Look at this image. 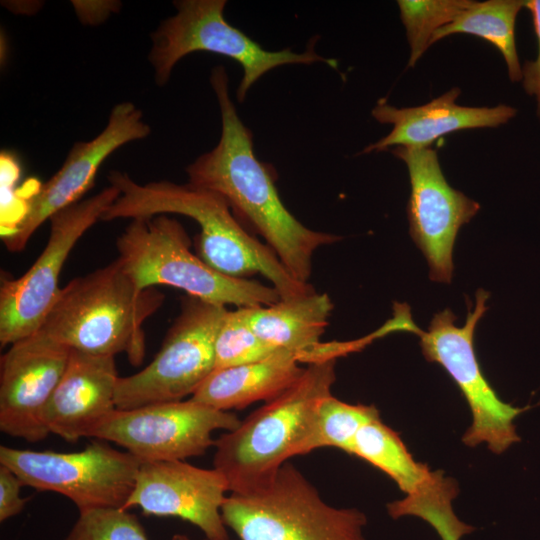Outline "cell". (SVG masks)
<instances>
[{
	"label": "cell",
	"instance_id": "cell-24",
	"mask_svg": "<svg viewBox=\"0 0 540 540\" xmlns=\"http://www.w3.org/2000/svg\"><path fill=\"white\" fill-rule=\"evenodd\" d=\"M473 0H399L400 18L410 46L408 66L413 67L430 47L433 34L451 23Z\"/></svg>",
	"mask_w": 540,
	"mask_h": 540
},
{
	"label": "cell",
	"instance_id": "cell-28",
	"mask_svg": "<svg viewBox=\"0 0 540 540\" xmlns=\"http://www.w3.org/2000/svg\"><path fill=\"white\" fill-rule=\"evenodd\" d=\"M24 486L20 478L7 466L0 464V521L20 514L28 498L21 497Z\"/></svg>",
	"mask_w": 540,
	"mask_h": 540
},
{
	"label": "cell",
	"instance_id": "cell-3",
	"mask_svg": "<svg viewBox=\"0 0 540 540\" xmlns=\"http://www.w3.org/2000/svg\"><path fill=\"white\" fill-rule=\"evenodd\" d=\"M164 300L156 287H137L116 258L62 287L39 330L81 352L125 353L138 366L145 356L143 325Z\"/></svg>",
	"mask_w": 540,
	"mask_h": 540
},
{
	"label": "cell",
	"instance_id": "cell-23",
	"mask_svg": "<svg viewBox=\"0 0 540 540\" xmlns=\"http://www.w3.org/2000/svg\"><path fill=\"white\" fill-rule=\"evenodd\" d=\"M379 416L373 405L349 404L330 394L317 405L299 455L324 447L338 448L350 454L360 428Z\"/></svg>",
	"mask_w": 540,
	"mask_h": 540
},
{
	"label": "cell",
	"instance_id": "cell-29",
	"mask_svg": "<svg viewBox=\"0 0 540 540\" xmlns=\"http://www.w3.org/2000/svg\"><path fill=\"white\" fill-rule=\"evenodd\" d=\"M474 528L463 521L443 526L436 530L441 540H460L464 535L471 533Z\"/></svg>",
	"mask_w": 540,
	"mask_h": 540
},
{
	"label": "cell",
	"instance_id": "cell-4",
	"mask_svg": "<svg viewBox=\"0 0 540 540\" xmlns=\"http://www.w3.org/2000/svg\"><path fill=\"white\" fill-rule=\"evenodd\" d=\"M336 359L309 363L296 383L215 440L213 468L230 494L262 488L299 455L319 402L331 394Z\"/></svg>",
	"mask_w": 540,
	"mask_h": 540
},
{
	"label": "cell",
	"instance_id": "cell-20",
	"mask_svg": "<svg viewBox=\"0 0 540 540\" xmlns=\"http://www.w3.org/2000/svg\"><path fill=\"white\" fill-rule=\"evenodd\" d=\"M254 332L279 351L295 353L301 363L313 362L321 346L333 303L316 291L271 305L242 307Z\"/></svg>",
	"mask_w": 540,
	"mask_h": 540
},
{
	"label": "cell",
	"instance_id": "cell-9",
	"mask_svg": "<svg viewBox=\"0 0 540 540\" xmlns=\"http://www.w3.org/2000/svg\"><path fill=\"white\" fill-rule=\"evenodd\" d=\"M488 292L476 293L473 310L469 307L463 326L455 324L457 317L445 309L431 320L427 331L417 332L424 357L440 364L454 380L471 410L472 422L463 435L469 447L485 443L501 454L520 440L514 419L527 407H515L502 401L484 377L474 350V331L487 310Z\"/></svg>",
	"mask_w": 540,
	"mask_h": 540
},
{
	"label": "cell",
	"instance_id": "cell-6",
	"mask_svg": "<svg viewBox=\"0 0 540 540\" xmlns=\"http://www.w3.org/2000/svg\"><path fill=\"white\" fill-rule=\"evenodd\" d=\"M221 514L239 540H366L363 512L328 505L287 462L262 488L229 494Z\"/></svg>",
	"mask_w": 540,
	"mask_h": 540
},
{
	"label": "cell",
	"instance_id": "cell-7",
	"mask_svg": "<svg viewBox=\"0 0 540 540\" xmlns=\"http://www.w3.org/2000/svg\"><path fill=\"white\" fill-rule=\"evenodd\" d=\"M225 0L174 1L175 15L163 20L152 34L148 59L156 84L165 85L174 66L193 52H211L238 62L243 70L236 96L243 102L249 89L267 72L282 65L321 62L337 67L334 59L319 55L315 50L317 37L306 50L296 53L290 49L269 51L252 40L224 17Z\"/></svg>",
	"mask_w": 540,
	"mask_h": 540
},
{
	"label": "cell",
	"instance_id": "cell-19",
	"mask_svg": "<svg viewBox=\"0 0 540 540\" xmlns=\"http://www.w3.org/2000/svg\"><path fill=\"white\" fill-rule=\"evenodd\" d=\"M295 353L278 351L261 361L215 369L190 397L220 411L243 409L258 401H269L302 376Z\"/></svg>",
	"mask_w": 540,
	"mask_h": 540
},
{
	"label": "cell",
	"instance_id": "cell-17",
	"mask_svg": "<svg viewBox=\"0 0 540 540\" xmlns=\"http://www.w3.org/2000/svg\"><path fill=\"white\" fill-rule=\"evenodd\" d=\"M115 357L71 349L64 374L45 411L50 433L67 442L90 437L117 409Z\"/></svg>",
	"mask_w": 540,
	"mask_h": 540
},
{
	"label": "cell",
	"instance_id": "cell-10",
	"mask_svg": "<svg viewBox=\"0 0 540 540\" xmlns=\"http://www.w3.org/2000/svg\"><path fill=\"white\" fill-rule=\"evenodd\" d=\"M0 464L10 468L24 486L67 497L80 513L123 508L141 460L93 441L82 451L68 453L0 446Z\"/></svg>",
	"mask_w": 540,
	"mask_h": 540
},
{
	"label": "cell",
	"instance_id": "cell-30",
	"mask_svg": "<svg viewBox=\"0 0 540 540\" xmlns=\"http://www.w3.org/2000/svg\"><path fill=\"white\" fill-rule=\"evenodd\" d=\"M171 540H194V539L188 537L185 534H175V535L172 536ZM203 540H211V539L205 538ZM226 540H230V539L228 538Z\"/></svg>",
	"mask_w": 540,
	"mask_h": 540
},
{
	"label": "cell",
	"instance_id": "cell-21",
	"mask_svg": "<svg viewBox=\"0 0 540 540\" xmlns=\"http://www.w3.org/2000/svg\"><path fill=\"white\" fill-rule=\"evenodd\" d=\"M523 7L522 0L474 1L451 23L438 29L433 34L429 46L456 33L483 38L502 54L510 80L519 82L522 80V66L515 43V22Z\"/></svg>",
	"mask_w": 540,
	"mask_h": 540
},
{
	"label": "cell",
	"instance_id": "cell-25",
	"mask_svg": "<svg viewBox=\"0 0 540 540\" xmlns=\"http://www.w3.org/2000/svg\"><path fill=\"white\" fill-rule=\"evenodd\" d=\"M278 351L254 332L243 308L228 310L215 341V369L261 361Z\"/></svg>",
	"mask_w": 540,
	"mask_h": 540
},
{
	"label": "cell",
	"instance_id": "cell-18",
	"mask_svg": "<svg viewBox=\"0 0 540 540\" xmlns=\"http://www.w3.org/2000/svg\"><path fill=\"white\" fill-rule=\"evenodd\" d=\"M460 89L454 87L430 102L398 108L380 99L372 109L373 118L392 125L391 131L365 147L362 153L379 152L398 146L428 147L443 135L464 129L492 128L515 117V107H469L456 103Z\"/></svg>",
	"mask_w": 540,
	"mask_h": 540
},
{
	"label": "cell",
	"instance_id": "cell-26",
	"mask_svg": "<svg viewBox=\"0 0 540 540\" xmlns=\"http://www.w3.org/2000/svg\"><path fill=\"white\" fill-rule=\"evenodd\" d=\"M65 540H148L135 514L122 508H100L79 513Z\"/></svg>",
	"mask_w": 540,
	"mask_h": 540
},
{
	"label": "cell",
	"instance_id": "cell-1",
	"mask_svg": "<svg viewBox=\"0 0 540 540\" xmlns=\"http://www.w3.org/2000/svg\"><path fill=\"white\" fill-rule=\"evenodd\" d=\"M210 83L219 105L221 135L212 150L187 166L188 183L220 195L237 220L265 240L291 276L308 283L315 251L340 236L306 227L285 207L273 171L256 157L252 132L230 97L224 66L212 69Z\"/></svg>",
	"mask_w": 540,
	"mask_h": 540
},
{
	"label": "cell",
	"instance_id": "cell-11",
	"mask_svg": "<svg viewBox=\"0 0 540 540\" xmlns=\"http://www.w3.org/2000/svg\"><path fill=\"white\" fill-rule=\"evenodd\" d=\"M113 186L50 217V234L42 253L18 278H1L0 344L11 345L37 332L55 303L59 276L81 236L101 220L119 197Z\"/></svg>",
	"mask_w": 540,
	"mask_h": 540
},
{
	"label": "cell",
	"instance_id": "cell-16",
	"mask_svg": "<svg viewBox=\"0 0 540 540\" xmlns=\"http://www.w3.org/2000/svg\"><path fill=\"white\" fill-rule=\"evenodd\" d=\"M228 485L215 468L184 460L141 461L135 485L122 509L139 507L145 515L178 517L198 527L211 540H226L222 506Z\"/></svg>",
	"mask_w": 540,
	"mask_h": 540
},
{
	"label": "cell",
	"instance_id": "cell-22",
	"mask_svg": "<svg viewBox=\"0 0 540 540\" xmlns=\"http://www.w3.org/2000/svg\"><path fill=\"white\" fill-rule=\"evenodd\" d=\"M350 455L386 473L406 495L421 489L435 472L413 458L399 435L385 425L380 416L360 428Z\"/></svg>",
	"mask_w": 540,
	"mask_h": 540
},
{
	"label": "cell",
	"instance_id": "cell-27",
	"mask_svg": "<svg viewBox=\"0 0 540 540\" xmlns=\"http://www.w3.org/2000/svg\"><path fill=\"white\" fill-rule=\"evenodd\" d=\"M532 16L534 31L538 42V53L534 60L526 61L522 66V85L525 92L535 98L536 113L540 117V0L524 1Z\"/></svg>",
	"mask_w": 540,
	"mask_h": 540
},
{
	"label": "cell",
	"instance_id": "cell-2",
	"mask_svg": "<svg viewBox=\"0 0 540 540\" xmlns=\"http://www.w3.org/2000/svg\"><path fill=\"white\" fill-rule=\"evenodd\" d=\"M108 180L120 194L105 211L102 221L168 213L184 215L200 227L194 242L195 253L216 271L238 279L261 274L281 299L315 291L309 283L293 278L275 253L237 220L226 201L215 192L167 180L138 184L118 170L111 171Z\"/></svg>",
	"mask_w": 540,
	"mask_h": 540
},
{
	"label": "cell",
	"instance_id": "cell-13",
	"mask_svg": "<svg viewBox=\"0 0 540 540\" xmlns=\"http://www.w3.org/2000/svg\"><path fill=\"white\" fill-rule=\"evenodd\" d=\"M151 132L142 111L131 102L113 107L105 128L89 141L76 142L61 168L25 201L21 218L2 233L11 252L23 250L40 225L55 213L79 202L93 186L102 163L118 148Z\"/></svg>",
	"mask_w": 540,
	"mask_h": 540
},
{
	"label": "cell",
	"instance_id": "cell-5",
	"mask_svg": "<svg viewBox=\"0 0 540 540\" xmlns=\"http://www.w3.org/2000/svg\"><path fill=\"white\" fill-rule=\"evenodd\" d=\"M190 246L181 223L166 215L132 219L116 240L117 259L140 289L166 285L237 308L271 305L281 299L271 285L216 271Z\"/></svg>",
	"mask_w": 540,
	"mask_h": 540
},
{
	"label": "cell",
	"instance_id": "cell-15",
	"mask_svg": "<svg viewBox=\"0 0 540 540\" xmlns=\"http://www.w3.org/2000/svg\"><path fill=\"white\" fill-rule=\"evenodd\" d=\"M71 349L41 330L10 345L0 364V430L30 443L50 434L45 411Z\"/></svg>",
	"mask_w": 540,
	"mask_h": 540
},
{
	"label": "cell",
	"instance_id": "cell-14",
	"mask_svg": "<svg viewBox=\"0 0 540 540\" xmlns=\"http://www.w3.org/2000/svg\"><path fill=\"white\" fill-rule=\"evenodd\" d=\"M409 172L411 194L407 207L410 235L428 261L430 278L449 283L453 247L462 225L479 211L478 202L449 185L437 151L428 147L391 149Z\"/></svg>",
	"mask_w": 540,
	"mask_h": 540
},
{
	"label": "cell",
	"instance_id": "cell-8",
	"mask_svg": "<svg viewBox=\"0 0 540 540\" xmlns=\"http://www.w3.org/2000/svg\"><path fill=\"white\" fill-rule=\"evenodd\" d=\"M227 306L186 295L180 313L154 359L139 372L119 377L117 409L179 401L192 396L215 370V341Z\"/></svg>",
	"mask_w": 540,
	"mask_h": 540
},
{
	"label": "cell",
	"instance_id": "cell-12",
	"mask_svg": "<svg viewBox=\"0 0 540 540\" xmlns=\"http://www.w3.org/2000/svg\"><path fill=\"white\" fill-rule=\"evenodd\" d=\"M240 422L232 412L190 398L116 409L91 438L111 441L141 461L185 460L214 446V431H231Z\"/></svg>",
	"mask_w": 540,
	"mask_h": 540
}]
</instances>
